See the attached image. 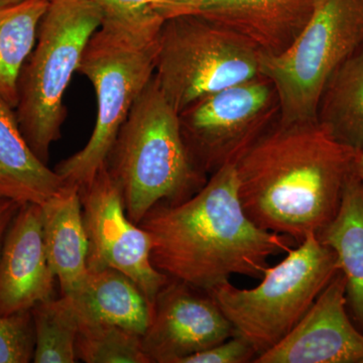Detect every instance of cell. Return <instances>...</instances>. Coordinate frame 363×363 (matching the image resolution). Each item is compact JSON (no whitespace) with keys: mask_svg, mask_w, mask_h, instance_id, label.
Masks as SVG:
<instances>
[{"mask_svg":"<svg viewBox=\"0 0 363 363\" xmlns=\"http://www.w3.org/2000/svg\"><path fill=\"white\" fill-rule=\"evenodd\" d=\"M359 150L317 119H279L236 162L238 195L257 226L300 245L335 218Z\"/></svg>","mask_w":363,"mask_h":363,"instance_id":"cell-1","label":"cell"},{"mask_svg":"<svg viewBox=\"0 0 363 363\" xmlns=\"http://www.w3.org/2000/svg\"><path fill=\"white\" fill-rule=\"evenodd\" d=\"M138 225L149 233L156 269L207 292L234 274L262 278L269 257L290 252L295 242L248 217L235 164L217 169L185 201L159 203Z\"/></svg>","mask_w":363,"mask_h":363,"instance_id":"cell-2","label":"cell"},{"mask_svg":"<svg viewBox=\"0 0 363 363\" xmlns=\"http://www.w3.org/2000/svg\"><path fill=\"white\" fill-rule=\"evenodd\" d=\"M105 164L138 225L159 203L185 201L208 180L189 154L179 113L155 77L136 99Z\"/></svg>","mask_w":363,"mask_h":363,"instance_id":"cell-3","label":"cell"},{"mask_svg":"<svg viewBox=\"0 0 363 363\" xmlns=\"http://www.w3.org/2000/svg\"><path fill=\"white\" fill-rule=\"evenodd\" d=\"M164 21L143 26L102 21L91 37L77 72L94 87L96 121L85 147L55 168L67 185L90 183L106 162L133 104L154 77Z\"/></svg>","mask_w":363,"mask_h":363,"instance_id":"cell-4","label":"cell"},{"mask_svg":"<svg viewBox=\"0 0 363 363\" xmlns=\"http://www.w3.org/2000/svg\"><path fill=\"white\" fill-rule=\"evenodd\" d=\"M102 18L94 0H52L40 20L35 48L21 68L14 111L21 133L45 164L52 143L61 138L67 87Z\"/></svg>","mask_w":363,"mask_h":363,"instance_id":"cell-5","label":"cell"},{"mask_svg":"<svg viewBox=\"0 0 363 363\" xmlns=\"http://www.w3.org/2000/svg\"><path fill=\"white\" fill-rule=\"evenodd\" d=\"M338 272L335 252L310 235L277 266L267 267L255 288L238 289L229 281L208 293L259 357L295 328Z\"/></svg>","mask_w":363,"mask_h":363,"instance_id":"cell-6","label":"cell"},{"mask_svg":"<svg viewBox=\"0 0 363 363\" xmlns=\"http://www.w3.org/2000/svg\"><path fill=\"white\" fill-rule=\"evenodd\" d=\"M260 54L223 26L196 14L164 18L154 77L178 113L198 100L259 75Z\"/></svg>","mask_w":363,"mask_h":363,"instance_id":"cell-7","label":"cell"},{"mask_svg":"<svg viewBox=\"0 0 363 363\" xmlns=\"http://www.w3.org/2000/svg\"><path fill=\"white\" fill-rule=\"evenodd\" d=\"M363 48V0H319L292 47L279 56L260 55L259 74L274 86L279 123L316 119L326 81Z\"/></svg>","mask_w":363,"mask_h":363,"instance_id":"cell-8","label":"cell"},{"mask_svg":"<svg viewBox=\"0 0 363 363\" xmlns=\"http://www.w3.org/2000/svg\"><path fill=\"white\" fill-rule=\"evenodd\" d=\"M279 117L277 91L260 74L203 97L179 113L189 154L207 176L236 164Z\"/></svg>","mask_w":363,"mask_h":363,"instance_id":"cell-9","label":"cell"},{"mask_svg":"<svg viewBox=\"0 0 363 363\" xmlns=\"http://www.w3.org/2000/svg\"><path fill=\"white\" fill-rule=\"evenodd\" d=\"M88 240V269L111 267L130 277L152 308L169 277L152 264L149 233L126 214L121 189L106 164L79 188Z\"/></svg>","mask_w":363,"mask_h":363,"instance_id":"cell-10","label":"cell"},{"mask_svg":"<svg viewBox=\"0 0 363 363\" xmlns=\"http://www.w3.org/2000/svg\"><path fill=\"white\" fill-rule=\"evenodd\" d=\"M233 335V325L207 291L169 279L142 340L152 362L181 363Z\"/></svg>","mask_w":363,"mask_h":363,"instance_id":"cell-11","label":"cell"},{"mask_svg":"<svg viewBox=\"0 0 363 363\" xmlns=\"http://www.w3.org/2000/svg\"><path fill=\"white\" fill-rule=\"evenodd\" d=\"M255 363H363V333L350 316L339 271L281 342Z\"/></svg>","mask_w":363,"mask_h":363,"instance_id":"cell-12","label":"cell"},{"mask_svg":"<svg viewBox=\"0 0 363 363\" xmlns=\"http://www.w3.org/2000/svg\"><path fill=\"white\" fill-rule=\"evenodd\" d=\"M55 279L45 255L42 206L26 203L0 252V316L30 311L54 297Z\"/></svg>","mask_w":363,"mask_h":363,"instance_id":"cell-13","label":"cell"},{"mask_svg":"<svg viewBox=\"0 0 363 363\" xmlns=\"http://www.w3.org/2000/svg\"><path fill=\"white\" fill-rule=\"evenodd\" d=\"M319 0H201L181 14H196L240 35L264 56L288 51ZM179 16V14H178Z\"/></svg>","mask_w":363,"mask_h":363,"instance_id":"cell-14","label":"cell"},{"mask_svg":"<svg viewBox=\"0 0 363 363\" xmlns=\"http://www.w3.org/2000/svg\"><path fill=\"white\" fill-rule=\"evenodd\" d=\"M40 206L48 262L62 295L75 300L84 290L88 276V240L79 188L67 186Z\"/></svg>","mask_w":363,"mask_h":363,"instance_id":"cell-15","label":"cell"},{"mask_svg":"<svg viewBox=\"0 0 363 363\" xmlns=\"http://www.w3.org/2000/svg\"><path fill=\"white\" fill-rule=\"evenodd\" d=\"M67 186L30 149L13 107L0 101V195L21 204L43 205Z\"/></svg>","mask_w":363,"mask_h":363,"instance_id":"cell-16","label":"cell"},{"mask_svg":"<svg viewBox=\"0 0 363 363\" xmlns=\"http://www.w3.org/2000/svg\"><path fill=\"white\" fill-rule=\"evenodd\" d=\"M73 302L82 321L114 325L142 337L154 309L130 277L111 267L88 269L84 290Z\"/></svg>","mask_w":363,"mask_h":363,"instance_id":"cell-17","label":"cell"},{"mask_svg":"<svg viewBox=\"0 0 363 363\" xmlns=\"http://www.w3.org/2000/svg\"><path fill=\"white\" fill-rule=\"evenodd\" d=\"M318 238L337 255L348 313L363 333V184L357 172L346 184L337 215Z\"/></svg>","mask_w":363,"mask_h":363,"instance_id":"cell-18","label":"cell"},{"mask_svg":"<svg viewBox=\"0 0 363 363\" xmlns=\"http://www.w3.org/2000/svg\"><path fill=\"white\" fill-rule=\"evenodd\" d=\"M316 119L339 142L363 150V48L326 81Z\"/></svg>","mask_w":363,"mask_h":363,"instance_id":"cell-19","label":"cell"},{"mask_svg":"<svg viewBox=\"0 0 363 363\" xmlns=\"http://www.w3.org/2000/svg\"><path fill=\"white\" fill-rule=\"evenodd\" d=\"M50 1L23 0L0 6V101L16 109L21 68L35 42Z\"/></svg>","mask_w":363,"mask_h":363,"instance_id":"cell-20","label":"cell"},{"mask_svg":"<svg viewBox=\"0 0 363 363\" xmlns=\"http://www.w3.org/2000/svg\"><path fill=\"white\" fill-rule=\"evenodd\" d=\"M35 329V363L76 362L80 318L73 300L62 295L38 303L30 310Z\"/></svg>","mask_w":363,"mask_h":363,"instance_id":"cell-21","label":"cell"},{"mask_svg":"<svg viewBox=\"0 0 363 363\" xmlns=\"http://www.w3.org/2000/svg\"><path fill=\"white\" fill-rule=\"evenodd\" d=\"M76 357L86 363H152L142 336L105 323L80 320Z\"/></svg>","mask_w":363,"mask_h":363,"instance_id":"cell-22","label":"cell"},{"mask_svg":"<svg viewBox=\"0 0 363 363\" xmlns=\"http://www.w3.org/2000/svg\"><path fill=\"white\" fill-rule=\"evenodd\" d=\"M35 329L32 313L0 316V363L33 362Z\"/></svg>","mask_w":363,"mask_h":363,"instance_id":"cell-23","label":"cell"},{"mask_svg":"<svg viewBox=\"0 0 363 363\" xmlns=\"http://www.w3.org/2000/svg\"><path fill=\"white\" fill-rule=\"evenodd\" d=\"M102 11V21L128 26H143L164 21L150 6V0H94Z\"/></svg>","mask_w":363,"mask_h":363,"instance_id":"cell-24","label":"cell"},{"mask_svg":"<svg viewBox=\"0 0 363 363\" xmlns=\"http://www.w3.org/2000/svg\"><path fill=\"white\" fill-rule=\"evenodd\" d=\"M257 357L252 344L235 334L223 342L184 358L181 363H247L255 362Z\"/></svg>","mask_w":363,"mask_h":363,"instance_id":"cell-25","label":"cell"},{"mask_svg":"<svg viewBox=\"0 0 363 363\" xmlns=\"http://www.w3.org/2000/svg\"><path fill=\"white\" fill-rule=\"evenodd\" d=\"M21 203L0 195V252L9 227L21 207Z\"/></svg>","mask_w":363,"mask_h":363,"instance_id":"cell-26","label":"cell"},{"mask_svg":"<svg viewBox=\"0 0 363 363\" xmlns=\"http://www.w3.org/2000/svg\"><path fill=\"white\" fill-rule=\"evenodd\" d=\"M201 0H150V6L161 14L162 18H168L178 16L194 6Z\"/></svg>","mask_w":363,"mask_h":363,"instance_id":"cell-27","label":"cell"},{"mask_svg":"<svg viewBox=\"0 0 363 363\" xmlns=\"http://www.w3.org/2000/svg\"><path fill=\"white\" fill-rule=\"evenodd\" d=\"M355 172H357L358 178L360 179V181H362L363 184V150H359V152H358L357 166H355Z\"/></svg>","mask_w":363,"mask_h":363,"instance_id":"cell-28","label":"cell"},{"mask_svg":"<svg viewBox=\"0 0 363 363\" xmlns=\"http://www.w3.org/2000/svg\"><path fill=\"white\" fill-rule=\"evenodd\" d=\"M23 0H0V6H11V4H18Z\"/></svg>","mask_w":363,"mask_h":363,"instance_id":"cell-29","label":"cell"},{"mask_svg":"<svg viewBox=\"0 0 363 363\" xmlns=\"http://www.w3.org/2000/svg\"><path fill=\"white\" fill-rule=\"evenodd\" d=\"M48 1H52V0H48Z\"/></svg>","mask_w":363,"mask_h":363,"instance_id":"cell-30","label":"cell"}]
</instances>
